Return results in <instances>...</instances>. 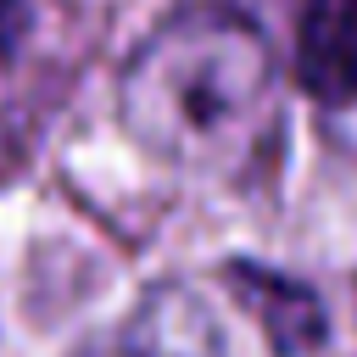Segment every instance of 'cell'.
Wrapping results in <instances>:
<instances>
[{
  "label": "cell",
  "instance_id": "cell-1",
  "mask_svg": "<svg viewBox=\"0 0 357 357\" xmlns=\"http://www.w3.org/2000/svg\"><path fill=\"white\" fill-rule=\"evenodd\" d=\"M117 112L134 145L162 167L234 184L257 173L273 145V45L234 6H178L134 45L117 78Z\"/></svg>",
  "mask_w": 357,
  "mask_h": 357
},
{
  "label": "cell",
  "instance_id": "cell-2",
  "mask_svg": "<svg viewBox=\"0 0 357 357\" xmlns=\"http://www.w3.org/2000/svg\"><path fill=\"white\" fill-rule=\"evenodd\" d=\"M78 357H223V335L195 290L162 284L106 340L84 346Z\"/></svg>",
  "mask_w": 357,
  "mask_h": 357
},
{
  "label": "cell",
  "instance_id": "cell-3",
  "mask_svg": "<svg viewBox=\"0 0 357 357\" xmlns=\"http://www.w3.org/2000/svg\"><path fill=\"white\" fill-rule=\"evenodd\" d=\"M296 73L324 106L357 100V0H307L301 6Z\"/></svg>",
  "mask_w": 357,
  "mask_h": 357
},
{
  "label": "cell",
  "instance_id": "cell-4",
  "mask_svg": "<svg viewBox=\"0 0 357 357\" xmlns=\"http://www.w3.org/2000/svg\"><path fill=\"white\" fill-rule=\"evenodd\" d=\"M240 279H245L240 301L262 318V329L273 335V346L284 357H301L324 340V312H318L312 290H301L290 279H273V273H240Z\"/></svg>",
  "mask_w": 357,
  "mask_h": 357
},
{
  "label": "cell",
  "instance_id": "cell-5",
  "mask_svg": "<svg viewBox=\"0 0 357 357\" xmlns=\"http://www.w3.org/2000/svg\"><path fill=\"white\" fill-rule=\"evenodd\" d=\"M28 33V0H0V56L17 50Z\"/></svg>",
  "mask_w": 357,
  "mask_h": 357
}]
</instances>
